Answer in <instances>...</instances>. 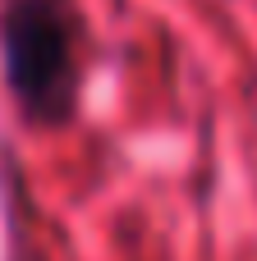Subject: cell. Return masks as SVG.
<instances>
[{
	"instance_id": "obj_1",
	"label": "cell",
	"mask_w": 257,
	"mask_h": 261,
	"mask_svg": "<svg viewBox=\"0 0 257 261\" xmlns=\"http://www.w3.org/2000/svg\"><path fill=\"white\" fill-rule=\"evenodd\" d=\"M0 69L23 119L69 124L83 78L74 0H0Z\"/></svg>"
}]
</instances>
